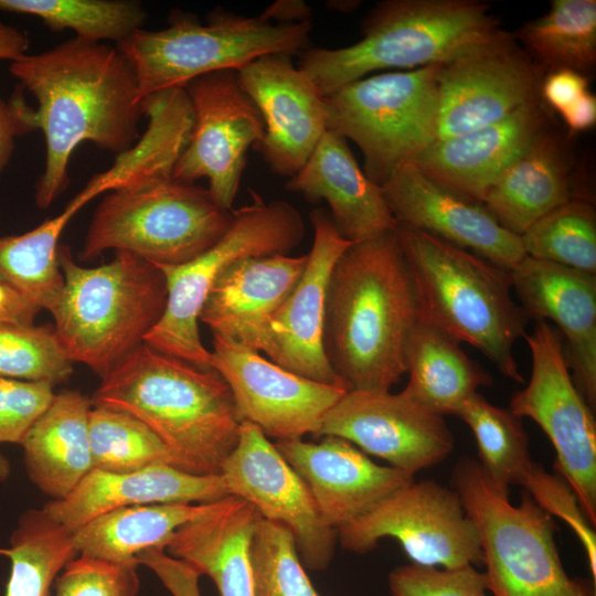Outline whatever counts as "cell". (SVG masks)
I'll return each mask as SVG.
<instances>
[{
  "instance_id": "obj_1",
  "label": "cell",
  "mask_w": 596,
  "mask_h": 596,
  "mask_svg": "<svg viewBox=\"0 0 596 596\" xmlns=\"http://www.w3.org/2000/svg\"><path fill=\"white\" fill-rule=\"evenodd\" d=\"M9 70L38 104L31 108V125L45 140V166L35 188L40 209L68 185L70 159L82 142L119 155L139 140L143 114L138 81L117 46L74 36L26 53Z\"/></svg>"
},
{
  "instance_id": "obj_2",
  "label": "cell",
  "mask_w": 596,
  "mask_h": 596,
  "mask_svg": "<svg viewBox=\"0 0 596 596\" xmlns=\"http://www.w3.org/2000/svg\"><path fill=\"white\" fill-rule=\"evenodd\" d=\"M424 318L395 230L352 243L327 286L322 347L347 391H390L406 373L407 350Z\"/></svg>"
},
{
  "instance_id": "obj_3",
  "label": "cell",
  "mask_w": 596,
  "mask_h": 596,
  "mask_svg": "<svg viewBox=\"0 0 596 596\" xmlns=\"http://www.w3.org/2000/svg\"><path fill=\"white\" fill-rule=\"evenodd\" d=\"M91 402L138 418L190 473L221 475L238 440L241 422L223 377L145 343L102 379Z\"/></svg>"
},
{
  "instance_id": "obj_4",
  "label": "cell",
  "mask_w": 596,
  "mask_h": 596,
  "mask_svg": "<svg viewBox=\"0 0 596 596\" xmlns=\"http://www.w3.org/2000/svg\"><path fill=\"white\" fill-rule=\"evenodd\" d=\"M502 31L483 1L385 0L362 20L358 42L338 49L309 46L299 54L298 67L324 98L377 71L445 64Z\"/></svg>"
},
{
  "instance_id": "obj_5",
  "label": "cell",
  "mask_w": 596,
  "mask_h": 596,
  "mask_svg": "<svg viewBox=\"0 0 596 596\" xmlns=\"http://www.w3.org/2000/svg\"><path fill=\"white\" fill-rule=\"evenodd\" d=\"M426 320L479 350L505 377L524 383L514 344L529 320L510 272L438 237L397 224Z\"/></svg>"
},
{
  "instance_id": "obj_6",
  "label": "cell",
  "mask_w": 596,
  "mask_h": 596,
  "mask_svg": "<svg viewBox=\"0 0 596 596\" xmlns=\"http://www.w3.org/2000/svg\"><path fill=\"white\" fill-rule=\"evenodd\" d=\"M57 257L64 285L50 309L55 336L73 363L104 379L161 318L164 276L152 263L123 251L97 267L78 265L67 245H58Z\"/></svg>"
},
{
  "instance_id": "obj_7",
  "label": "cell",
  "mask_w": 596,
  "mask_h": 596,
  "mask_svg": "<svg viewBox=\"0 0 596 596\" xmlns=\"http://www.w3.org/2000/svg\"><path fill=\"white\" fill-rule=\"evenodd\" d=\"M168 22L164 29H141L117 44L134 67L141 102L203 74L236 71L267 54H300L310 46L312 28L311 20L283 23L263 12L245 17L220 7L205 22L181 10L171 11Z\"/></svg>"
},
{
  "instance_id": "obj_8",
  "label": "cell",
  "mask_w": 596,
  "mask_h": 596,
  "mask_svg": "<svg viewBox=\"0 0 596 596\" xmlns=\"http://www.w3.org/2000/svg\"><path fill=\"white\" fill-rule=\"evenodd\" d=\"M233 221V210L221 207L207 189L172 177L152 178L103 198L79 258L92 260L114 249L155 265H180L214 246Z\"/></svg>"
},
{
  "instance_id": "obj_9",
  "label": "cell",
  "mask_w": 596,
  "mask_h": 596,
  "mask_svg": "<svg viewBox=\"0 0 596 596\" xmlns=\"http://www.w3.org/2000/svg\"><path fill=\"white\" fill-rule=\"evenodd\" d=\"M451 485L478 530L491 596H595L590 583L566 573L553 517L529 494L511 504L471 458L455 466Z\"/></svg>"
},
{
  "instance_id": "obj_10",
  "label": "cell",
  "mask_w": 596,
  "mask_h": 596,
  "mask_svg": "<svg viewBox=\"0 0 596 596\" xmlns=\"http://www.w3.org/2000/svg\"><path fill=\"white\" fill-rule=\"evenodd\" d=\"M251 204L233 210L226 234L210 249L180 265H156L164 276L167 302L143 343L201 370L211 368V352L203 345L199 317L217 275L236 259L268 254H288L305 235L300 213L280 200L265 202L249 191ZM155 265V264H153Z\"/></svg>"
},
{
  "instance_id": "obj_11",
  "label": "cell",
  "mask_w": 596,
  "mask_h": 596,
  "mask_svg": "<svg viewBox=\"0 0 596 596\" xmlns=\"http://www.w3.org/2000/svg\"><path fill=\"white\" fill-rule=\"evenodd\" d=\"M440 64L354 81L324 97L327 129L352 140L382 185L436 139Z\"/></svg>"
},
{
  "instance_id": "obj_12",
  "label": "cell",
  "mask_w": 596,
  "mask_h": 596,
  "mask_svg": "<svg viewBox=\"0 0 596 596\" xmlns=\"http://www.w3.org/2000/svg\"><path fill=\"white\" fill-rule=\"evenodd\" d=\"M532 360L528 385L517 391L509 411L533 419L552 443L555 468L576 494L589 522L596 524V423L592 408L570 373L562 334L535 320L524 336Z\"/></svg>"
},
{
  "instance_id": "obj_13",
  "label": "cell",
  "mask_w": 596,
  "mask_h": 596,
  "mask_svg": "<svg viewBox=\"0 0 596 596\" xmlns=\"http://www.w3.org/2000/svg\"><path fill=\"white\" fill-rule=\"evenodd\" d=\"M344 550L364 554L382 539L400 542L414 564L443 568L482 564L473 521L453 488L412 481L337 529Z\"/></svg>"
},
{
  "instance_id": "obj_14",
  "label": "cell",
  "mask_w": 596,
  "mask_h": 596,
  "mask_svg": "<svg viewBox=\"0 0 596 596\" xmlns=\"http://www.w3.org/2000/svg\"><path fill=\"white\" fill-rule=\"evenodd\" d=\"M183 88L191 103L193 126L171 177L190 184L206 179L213 200L232 211L247 151L264 136L262 115L234 70L203 74Z\"/></svg>"
},
{
  "instance_id": "obj_15",
  "label": "cell",
  "mask_w": 596,
  "mask_h": 596,
  "mask_svg": "<svg viewBox=\"0 0 596 596\" xmlns=\"http://www.w3.org/2000/svg\"><path fill=\"white\" fill-rule=\"evenodd\" d=\"M545 75L504 30L489 43L440 64L435 140L496 123L542 99Z\"/></svg>"
},
{
  "instance_id": "obj_16",
  "label": "cell",
  "mask_w": 596,
  "mask_h": 596,
  "mask_svg": "<svg viewBox=\"0 0 596 596\" xmlns=\"http://www.w3.org/2000/svg\"><path fill=\"white\" fill-rule=\"evenodd\" d=\"M221 475L230 496L290 531L306 570L322 571L330 564L337 530L323 522L305 481L257 426L241 423L237 444Z\"/></svg>"
},
{
  "instance_id": "obj_17",
  "label": "cell",
  "mask_w": 596,
  "mask_h": 596,
  "mask_svg": "<svg viewBox=\"0 0 596 596\" xmlns=\"http://www.w3.org/2000/svg\"><path fill=\"white\" fill-rule=\"evenodd\" d=\"M212 344L211 366L228 385L238 421L257 426L267 438L315 437L347 392L299 376L241 344L219 337Z\"/></svg>"
},
{
  "instance_id": "obj_18",
  "label": "cell",
  "mask_w": 596,
  "mask_h": 596,
  "mask_svg": "<svg viewBox=\"0 0 596 596\" xmlns=\"http://www.w3.org/2000/svg\"><path fill=\"white\" fill-rule=\"evenodd\" d=\"M322 436L345 439L413 476L441 462L454 449L444 416L403 391H347L322 418L315 437Z\"/></svg>"
},
{
  "instance_id": "obj_19",
  "label": "cell",
  "mask_w": 596,
  "mask_h": 596,
  "mask_svg": "<svg viewBox=\"0 0 596 596\" xmlns=\"http://www.w3.org/2000/svg\"><path fill=\"white\" fill-rule=\"evenodd\" d=\"M310 221L313 242L306 268L248 349L264 352L272 362L305 379L343 386L326 358L322 330L330 273L352 243L340 235L327 210L315 209Z\"/></svg>"
},
{
  "instance_id": "obj_20",
  "label": "cell",
  "mask_w": 596,
  "mask_h": 596,
  "mask_svg": "<svg viewBox=\"0 0 596 596\" xmlns=\"http://www.w3.org/2000/svg\"><path fill=\"white\" fill-rule=\"evenodd\" d=\"M236 74L264 121L255 149L274 173L294 177L327 130L323 97L290 54L260 56Z\"/></svg>"
},
{
  "instance_id": "obj_21",
  "label": "cell",
  "mask_w": 596,
  "mask_h": 596,
  "mask_svg": "<svg viewBox=\"0 0 596 596\" xmlns=\"http://www.w3.org/2000/svg\"><path fill=\"white\" fill-rule=\"evenodd\" d=\"M397 224L438 237L512 270L525 256L521 237L485 206L425 175L414 163L397 168L381 185Z\"/></svg>"
},
{
  "instance_id": "obj_22",
  "label": "cell",
  "mask_w": 596,
  "mask_h": 596,
  "mask_svg": "<svg viewBox=\"0 0 596 596\" xmlns=\"http://www.w3.org/2000/svg\"><path fill=\"white\" fill-rule=\"evenodd\" d=\"M274 445L307 485L323 522L336 530L414 481L413 475L377 465L339 437L322 436L318 443L278 440Z\"/></svg>"
},
{
  "instance_id": "obj_23",
  "label": "cell",
  "mask_w": 596,
  "mask_h": 596,
  "mask_svg": "<svg viewBox=\"0 0 596 596\" xmlns=\"http://www.w3.org/2000/svg\"><path fill=\"white\" fill-rule=\"evenodd\" d=\"M511 284L526 317L551 320L566 338L573 381L589 405H596V276L525 256L512 270Z\"/></svg>"
},
{
  "instance_id": "obj_24",
  "label": "cell",
  "mask_w": 596,
  "mask_h": 596,
  "mask_svg": "<svg viewBox=\"0 0 596 596\" xmlns=\"http://www.w3.org/2000/svg\"><path fill=\"white\" fill-rule=\"evenodd\" d=\"M550 126L549 107L539 99L496 123L435 140L414 164L435 182L481 203L501 174Z\"/></svg>"
},
{
  "instance_id": "obj_25",
  "label": "cell",
  "mask_w": 596,
  "mask_h": 596,
  "mask_svg": "<svg viewBox=\"0 0 596 596\" xmlns=\"http://www.w3.org/2000/svg\"><path fill=\"white\" fill-rule=\"evenodd\" d=\"M222 475L200 476L169 465L130 472L92 469L65 498L42 510L71 533L106 512L156 503H209L228 497Z\"/></svg>"
},
{
  "instance_id": "obj_26",
  "label": "cell",
  "mask_w": 596,
  "mask_h": 596,
  "mask_svg": "<svg viewBox=\"0 0 596 596\" xmlns=\"http://www.w3.org/2000/svg\"><path fill=\"white\" fill-rule=\"evenodd\" d=\"M307 201H326L340 235L350 243L377 237L397 222L374 183L359 167L348 140L327 129L304 167L285 184Z\"/></svg>"
},
{
  "instance_id": "obj_27",
  "label": "cell",
  "mask_w": 596,
  "mask_h": 596,
  "mask_svg": "<svg viewBox=\"0 0 596 596\" xmlns=\"http://www.w3.org/2000/svg\"><path fill=\"white\" fill-rule=\"evenodd\" d=\"M308 254H268L234 260L215 278L199 321L213 337L248 348L260 326L299 281Z\"/></svg>"
},
{
  "instance_id": "obj_28",
  "label": "cell",
  "mask_w": 596,
  "mask_h": 596,
  "mask_svg": "<svg viewBox=\"0 0 596 596\" xmlns=\"http://www.w3.org/2000/svg\"><path fill=\"white\" fill-rule=\"evenodd\" d=\"M259 518L251 503L228 496L180 526L164 550L209 576L220 596H254L249 547Z\"/></svg>"
},
{
  "instance_id": "obj_29",
  "label": "cell",
  "mask_w": 596,
  "mask_h": 596,
  "mask_svg": "<svg viewBox=\"0 0 596 596\" xmlns=\"http://www.w3.org/2000/svg\"><path fill=\"white\" fill-rule=\"evenodd\" d=\"M565 138L550 126L488 190L481 204L521 236L539 219L577 195Z\"/></svg>"
},
{
  "instance_id": "obj_30",
  "label": "cell",
  "mask_w": 596,
  "mask_h": 596,
  "mask_svg": "<svg viewBox=\"0 0 596 596\" xmlns=\"http://www.w3.org/2000/svg\"><path fill=\"white\" fill-rule=\"evenodd\" d=\"M92 407L91 398L79 391L56 394L20 444L30 480L52 499L68 496L93 469Z\"/></svg>"
},
{
  "instance_id": "obj_31",
  "label": "cell",
  "mask_w": 596,
  "mask_h": 596,
  "mask_svg": "<svg viewBox=\"0 0 596 596\" xmlns=\"http://www.w3.org/2000/svg\"><path fill=\"white\" fill-rule=\"evenodd\" d=\"M459 343L423 318L408 345V383L403 392L440 416H457L479 387L493 383L491 374L469 358Z\"/></svg>"
},
{
  "instance_id": "obj_32",
  "label": "cell",
  "mask_w": 596,
  "mask_h": 596,
  "mask_svg": "<svg viewBox=\"0 0 596 596\" xmlns=\"http://www.w3.org/2000/svg\"><path fill=\"white\" fill-rule=\"evenodd\" d=\"M217 501L119 508L72 532V541L77 554L138 564L140 553L151 549L164 550L180 526L210 512Z\"/></svg>"
},
{
  "instance_id": "obj_33",
  "label": "cell",
  "mask_w": 596,
  "mask_h": 596,
  "mask_svg": "<svg viewBox=\"0 0 596 596\" xmlns=\"http://www.w3.org/2000/svg\"><path fill=\"white\" fill-rule=\"evenodd\" d=\"M512 35L546 74L571 70L587 76L596 65V1L553 0L545 14Z\"/></svg>"
},
{
  "instance_id": "obj_34",
  "label": "cell",
  "mask_w": 596,
  "mask_h": 596,
  "mask_svg": "<svg viewBox=\"0 0 596 596\" xmlns=\"http://www.w3.org/2000/svg\"><path fill=\"white\" fill-rule=\"evenodd\" d=\"M0 555L10 560L6 596H52L53 584L63 567L77 555L72 533L45 512L22 513Z\"/></svg>"
},
{
  "instance_id": "obj_35",
  "label": "cell",
  "mask_w": 596,
  "mask_h": 596,
  "mask_svg": "<svg viewBox=\"0 0 596 596\" xmlns=\"http://www.w3.org/2000/svg\"><path fill=\"white\" fill-rule=\"evenodd\" d=\"M0 11L36 17L51 30L117 44L143 29L148 13L136 0H0Z\"/></svg>"
},
{
  "instance_id": "obj_36",
  "label": "cell",
  "mask_w": 596,
  "mask_h": 596,
  "mask_svg": "<svg viewBox=\"0 0 596 596\" xmlns=\"http://www.w3.org/2000/svg\"><path fill=\"white\" fill-rule=\"evenodd\" d=\"M457 416L475 436L485 476L498 491L508 494L509 487L519 485L533 464L521 418L491 404L480 393L471 396Z\"/></svg>"
},
{
  "instance_id": "obj_37",
  "label": "cell",
  "mask_w": 596,
  "mask_h": 596,
  "mask_svg": "<svg viewBox=\"0 0 596 596\" xmlns=\"http://www.w3.org/2000/svg\"><path fill=\"white\" fill-rule=\"evenodd\" d=\"M88 423L93 469L130 472L152 465H169L183 470L171 449L132 415L93 406Z\"/></svg>"
},
{
  "instance_id": "obj_38",
  "label": "cell",
  "mask_w": 596,
  "mask_h": 596,
  "mask_svg": "<svg viewBox=\"0 0 596 596\" xmlns=\"http://www.w3.org/2000/svg\"><path fill=\"white\" fill-rule=\"evenodd\" d=\"M520 237L528 256L596 274V212L583 194L539 219Z\"/></svg>"
},
{
  "instance_id": "obj_39",
  "label": "cell",
  "mask_w": 596,
  "mask_h": 596,
  "mask_svg": "<svg viewBox=\"0 0 596 596\" xmlns=\"http://www.w3.org/2000/svg\"><path fill=\"white\" fill-rule=\"evenodd\" d=\"M73 364L53 326L0 322V377L54 386L68 380Z\"/></svg>"
},
{
  "instance_id": "obj_40",
  "label": "cell",
  "mask_w": 596,
  "mask_h": 596,
  "mask_svg": "<svg viewBox=\"0 0 596 596\" xmlns=\"http://www.w3.org/2000/svg\"><path fill=\"white\" fill-rule=\"evenodd\" d=\"M254 596H319L300 562L290 531L258 520L249 547Z\"/></svg>"
},
{
  "instance_id": "obj_41",
  "label": "cell",
  "mask_w": 596,
  "mask_h": 596,
  "mask_svg": "<svg viewBox=\"0 0 596 596\" xmlns=\"http://www.w3.org/2000/svg\"><path fill=\"white\" fill-rule=\"evenodd\" d=\"M137 566L77 554L58 573L52 596H137Z\"/></svg>"
},
{
  "instance_id": "obj_42",
  "label": "cell",
  "mask_w": 596,
  "mask_h": 596,
  "mask_svg": "<svg viewBox=\"0 0 596 596\" xmlns=\"http://www.w3.org/2000/svg\"><path fill=\"white\" fill-rule=\"evenodd\" d=\"M526 494L551 517L566 522L584 547L594 583L596 581V534L578 499L568 483L561 476L547 472L533 462L520 483Z\"/></svg>"
},
{
  "instance_id": "obj_43",
  "label": "cell",
  "mask_w": 596,
  "mask_h": 596,
  "mask_svg": "<svg viewBox=\"0 0 596 596\" xmlns=\"http://www.w3.org/2000/svg\"><path fill=\"white\" fill-rule=\"evenodd\" d=\"M389 588L391 596H490L485 573L473 565L397 566L389 574Z\"/></svg>"
},
{
  "instance_id": "obj_44",
  "label": "cell",
  "mask_w": 596,
  "mask_h": 596,
  "mask_svg": "<svg viewBox=\"0 0 596 596\" xmlns=\"http://www.w3.org/2000/svg\"><path fill=\"white\" fill-rule=\"evenodd\" d=\"M55 395L47 382L0 377V444H21Z\"/></svg>"
},
{
  "instance_id": "obj_45",
  "label": "cell",
  "mask_w": 596,
  "mask_h": 596,
  "mask_svg": "<svg viewBox=\"0 0 596 596\" xmlns=\"http://www.w3.org/2000/svg\"><path fill=\"white\" fill-rule=\"evenodd\" d=\"M140 565L149 567L172 596H202L200 574L188 563L178 560L163 549H151L137 556Z\"/></svg>"
},
{
  "instance_id": "obj_46",
  "label": "cell",
  "mask_w": 596,
  "mask_h": 596,
  "mask_svg": "<svg viewBox=\"0 0 596 596\" xmlns=\"http://www.w3.org/2000/svg\"><path fill=\"white\" fill-rule=\"evenodd\" d=\"M23 89L4 100L0 96V175L8 166L17 138L33 131L31 108L23 96Z\"/></svg>"
},
{
  "instance_id": "obj_47",
  "label": "cell",
  "mask_w": 596,
  "mask_h": 596,
  "mask_svg": "<svg viewBox=\"0 0 596 596\" xmlns=\"http://www.w3.org/2000/svg\"><path fill=\"white\" fill-rule=\"evenodd\" d=\"M588 91V77L571 70H558L545 75L541 86L544 104L558 114Z\"/></svg>"
},
{
  "instance_id": "obj_48",
  "label": "cell",
  "mask_w": 596,
  "mask_h": 596,
  "mask_svg": "<svg viewBox=\"0 0 596 596\" xmlns=\"http://www.w3.org/2000/svg\"><path fill=\"white\" fill-rule=\"evenodd\" d=\"M40 309L0 283V322L33 324Z\"/></svg>"
},
{
  "instance_id": "obj_49",
  "label": "cell",
  "mask_w": 596,
  "mask_h": 596,
  "mask_svg": "<svg viewBox=\"0 0 596 596\" xmlns=\"http://www.w3.org/2000/svg\"><path fill=\"white\" fill-rule=\"evenodd\" d=\"M572 134L590 129L596 124V97L589 91L560 114Z\"/></svg>"
},
{
  "instance_id": "obj_50",
  "label": "cell",
  "mask_w": 596,
  "mask_h": 596,
  "mask_svg": "<svg viewBox=\"0 0 596 596\" xmlns=\"http://www.w3.org/2000/svg\"><path fill=\"white\" fill-rule=\"evenodd\" d=\"M28 34L0 20V60L13 62L29 53Z\"/></svg>"
},
{
  "instance_id": "obj_51",
  "label": "cell",
  "mask_w": 596,
  "mask_h": 596,
  "mask_svg": "<svg viewBox=\"0 0 596 596\" xmlns=\"http://www.w3.org/2000/svg\"><path fill=\"white\" fill-rule=\"evenodd\" d=\"M276 22L298 23L311 20V9L300 0H279L268 6L264 12Z\"/></svg>"
},
{
  "instance_id": "obj_52",
  "label": "cell",
  "mask_w": 596,
  "mask_h": 596,
  "mask_svg": "<svg viewBox=\"0 0 596 596\" xmlns=\"http://www.w3.org/2000/svg\"><path fill=\"white\" fill-rule=\"evenodd\" d=\"M359 1H333L331 7L340 11H350L359 7Z\"/></svg>"
},
{
  "instance_id": "obj_53",
  "label": "cell",
  "mask_w": 596,
  "mask_h": 596,
  "mask_svg": "<svg viewBox=\"0 0 596 596\" xmlns=\"http://www.w3.org/2000/svg\"><path fill=\"white\" fill-rule=\"evenodd\" d=\"M10 470L11 468L8 459L0 453V482L8 479Z\"/></svg>"
},
{
  "instance_id": "obj_54",
  "label": "cell",
  "mask_w": 596,
  "mask_h": 596,
  "mask_svg": "<svg viewBox=\"0 0 596 596\" xmlns=\"http://www.w3.org/2000/svg\"><path fill=\"white\" fill-rule=\"evenodd\" d=\"M319 596H321V595H319Z\"/></svg>"
}]
</instances>
